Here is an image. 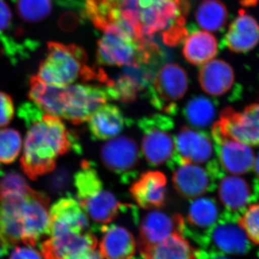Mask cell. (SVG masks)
I'll return each mask as SVG.
<instances>
[{"mask_svg": "<svg viewBox=\"0 0 259 259\" xmlns=\"http://www.w3.org/2000/svg\"><path fill=\"white\" fill-rule=\"evenodd\" d=\"M187 0H84L83 13L104 32L118 31L139 41L159 38L167 47L185 41Z\"/></svg>", "mask_w": 259, "mask_h": 259, "instance_id": "1", "label": "cell"}, {"mask_svg": "<svg viewBox=\"0 0 259 259\" xmlns=\"http://www.w3.org/2000/svg\"><path fill=\"white\" fill-rule=\"evenodd\" d=\"M18 114L28 127L20 164L30 180L54 171L57 158L71 150L81 151L78 138L60 117L46 113L33 102L22 105Z\"/></svg>", "mask_w": 259, "mask_h": 259, "instance_id": "2", "label": "cell"}, {"mask_svg": "<svg viewBox=\"0 0 259 259\" xmlns=\"http://www.w3.org/2000/svg\"><path fill=\"white\" fill-rule=\"evenodd\" d=\"M88 56L82 48L57 42H48V52L35 77L47 84L71 85L79 78L88 81L92 67L86 64Z\"/></svg>", "mask_w": 259, "mask_h": 259, "instance_id": "3", "label": "cell"}, {"mask_svg": "<svg viewBox=\"0 0 259 259\" xmlns=\"http://www.w3.org/2000/svg\"><path fill=\"white\" fill-rule=\"evenodd\" d=\"M175 123L170 116L163 114L143 117L139 127L143 134L142 152L146 161L158 166L171 160L175 152Z\"/></svg>", "mask_w": 259, "mask_h": 259, "instance_id": "4", "label": "cell"}, {"mask_svg": "<svg viewBox=\"0 0 259 259\" xmlns=\"http://www.w3.org/2000/svg\"><path fill=\"white\" fill-rule=\"evenodd\" d=\"M187 89L188 76L185 70L180 65L167 64L156 71L145 97L160 111L176 115L177 102L185 96Z\"/></svg>", "mask_w": 259, "mask_h": 259, "instance_id": "5", "label": "cell"}, {"mask_svg": "<svg viewBox=\"0 0 259 259\" xmlns=\"http://www.w3.org/2000/svg\"><path fill=\"white\" fill-rule=\"evenodd\" d=\"M171 169L175 190L182 197L191 199L215 190L216 182L224 176V171L218 160L209 161L205 166L187 163L177 165Z\"/></svg>", "mask_w": 259, "mask_h": 259, "instance_id": "6", "label": "cell"}, {"mask_svg": "<svg viewBox=\"0 0 259 259\" xmlns=\"http://www.w3.org/2000/svg\"><path fill=\"white\" fill-rule=\"evenodd\" d=\"M105 88L73 84L61 89V118L79 125L88 121L94 112L109 100Z\"/></svg>", "mask_w": 259, "mask_h": 259, "instance_id": "7", "label": "cell"}, {"mask_svg": "<svg viewBox=\"0 0 259 259\" xmlns=\"http://www.w3.org/2000/svg\"><path fill=\"white\" fill-rule=\"evenodd\" d=\"M240 216L225 210L197 244L223 254L243 255L251 248L250 240L238 223Z\"/></svg>", "mask_w": 259, "mask_h": 259, "instance_id": "8", "label": "cell"}, {"mask_svg": "<svg viewBox=\"0 0 259 259\" xmlns=\"http://www.w3.org/2000/svg\"><path fill=\"white\" fill-rule=\"evenodd\" d=\"M144 42L122 32H104L97 42V64L125 66L144 64Z\"/></svg>", "mask_w": 259, "mask_h": 259, "instance_id": "9", "label": "cell"}, {"mask_svg": "<svg viewBox=\"0 0 259 259\" xmlns=\"http://www.w3.org/2000/svg\"><path fill=\"white\" fill-rule=\"evenodd\" d=\"M26 195L0 197V244L6 253L20 243L25 244L28 223Z\"/></svg>", "mask_w": 259, "mask_h": 259, "instance_id": "10", "label": "cell"}, {"mask_svg": "<svg viewBox=\"0 0 259 259\" xmlns=\"http://www.w3.org/2000/svg\"><path fill=\"white\" fill-rule=\"evenodd\" d=\"M212 131L248 146H259V103L248 105L241 112L227 107Z\"/></svg>", "mask_w": 259, "mask_h": 259, "instance_id": "11", "label": "cell"}, {"mask_svg": "<svg viewBox=\"0 0 259 259\" xmlns=\"http://www.w3.org/2000/svg\"><path fill=\"white\" fill-rule=\"evenodd\" d=\"M156 69L152 66L135 63L125 66L115 79L106 83L109 98L122 102H134L139 93H145L151 85Z\"/></svg>", "mask_w": 259, "mask_h": 259, "instance_id": "12", "label": "cell"}, {"mask_svg": "<svg viewBox=\"0 0 259 259\" xmlns=\"http://www.w3.org/2000/svg\"><path fill=\"white\" fill-rule=\"evenodd\" d=\"M100 157L110 171L120 175L125 182L136 178L135 171L140 161L139 146L127 136H119L109 140L102 147Z\"/></svg>", "mask_w": 259, "mask_h": 259, "instance_id": "13", "label": "cell"}, {"mask_svg": "<svg viewBox=\"0 0 259 259\" xmlns=\"http://www.w3.org/2000/svg\"><path fill=\"white\" fill-rule=\"evenodd\" d=\"M185 219L181 214H169L152 209L139 225V249L141 255L164 241L171 235L183 236Z\"/></svg>", "mask_w": 259, "mask_h": 259, "instance_id": "14", "label": "cell"}, {"mask_svg": "<svg viewBox=\"0 0 259 259\" xmlns=\"http://www.w3.org/2000/svg\"><path fill=\"white\" fill-rule=\"evenodd\" d=\"M175 152L168 161L170 168L187 163H202L210 161L212 141L207 133L182 126L175 137Z\"/></svg>", "mask_w": 259, "mask_h": 259, "instance_id": "15", "label": "cell"}, {"mask_svg": "<svg viewBox=\"0 0 259 259\" xmlns=\"http://www.w3.org/2000/svg\"><path fill=\"white\" fill-rule=\"evenodd\" d=\"M212 141L218 161L223 171L235 175H244L251 171L255 156L248 145L243 144L212 131Z\"/></svg>", "mask_w": 259, "mask_h": 259, "instance_id": "16", "label": "cell"}, {"mask_svg": "<svg viewBox=\"0 0 259 259\" xmlns=\"http://www.w3.org/2000/svg\"><path fill=\"white\" fill-rule=\"evenodd\" d=\"M218 194L225 210L240 216L259 198V185L255 180L250 185L238 176H223L220 179Z\"/></svg>", "mask_w": 259, "mask_h": 259, "instance_id": "17", "label": "cell"}, {"mask_svg": "<svg viewBox=\"0 0 259 259\" xmlns=\"http://www.w3.org/2000/svg\"><path fill=\"white\" fill-rule=\"evenodd\" d=\"M90 227L88 216L79 201L71 196L59 199L50 209L49 236L65 232L83 233L91 231Z\"/></svg>", "mask_w": 259, "mask_h": 259, "instance_id": "18", "label": "cell"}, {"mask_svg": "<svg viewBox=\"0 0 259 259\" xmlns=\"http://www.w3.org/2000/svg\"><path fill=\"white\" fill-rule=\"evenodd\" d=\"M219 206L212 197L192 199L185 219L183 236L198 243L220 218Z\"/></svg>", "mask_w": 259, "mask_h": 259, "instance_id": "19", "label": "cell"}, {"mask_svg": "<svg viewBox=\"0 0 259 259\" xmlns=\"http://www.w3.org/2000/svg\"><path fill=\"white\" fill-rule=\"evenodd\" d=\"M166 177L162 172L148 171L135 181L130 192L141 208L160 209L166 202Z\"/></svg>", "mask_w": 259, "mask_h": 259, "instance_id": "20", "label": "cell"}, {"mask_svg": "<svg viewBox=\"0 0 259 259\" xmlns=\"http://www.w3.org/2000/svg\"><path fill=\"white\" fill-rule=\"evenodd\" d=\"M97 245L96 236L92 231L66 232L50 235L40 244V252L44 259H64L79 250L96 248Z\"/></svg>", "mask_w": 259, "mask_h": 259, "instance_id": "21", "label": "cell"}, {"mask_svg": "<svg viewBox=\"0 0 259 259\" xmlns=\"http://www.w3.org/2000/svg\"><path fill=\"white\" fill-rule=\"evenodd\" d=\"M77 200L89 219L98 225V227L111 223L124 212L127 206L120 203L111 192L104 189V186Z\"/></svg>", "mask_w": 259, "mask_h": 259, "instance_id": "22", "label": "cell"}, {"mask_svg": "<svg viewBox=\"0 0 259 259\" xmlns=\"http://www.w3.org/2000/svg\"><path fill=\"white\" fill-rule=\"evenodd\" d=\"M23 34L21 29L15 28L9 5L5 0H0V45L11 61L26 57L36 47L32 40H22Z\"/></svg>", "mask_w": 259, "mask_h": 259, "instance_id": "23", "label": "cell"}, {"mask_svg": "<svg viewBox=\"0 0 259 259\" xmlns=\"http://www.w3.org/2000/svg\"><path fill=\"white\" fill-rule=\"evenodd\" d=\"M259 42V25L251 15L241 10L232 22L221 46L240 54L249 52Z\"/></svg>", "mask_w": 259, "mask_h": 259, "instance_id": "24", "label": "cell"}, {"mask_svg": "<svg viewBox=\"0 0 259 259\" xmlns=\"http://www.w3.org/2000/svg\"><path fill=\"white\" fill-rule=\"evenodd\" d=\"M102 232L100 251L105 259H133L136 250L134 235L124 227L117 225L100 226Z\"/></svg>", "mask_w": 259, "mask_h": 259, "instance_id": "25", "label": "cell"}, {"mask_svg": "<svg viewBox=\"0 0 259 259\" xmlns=\"http://www.w3.org/2000/svg\"><path fill=\"white\" fill-rule=\"evenodd\" d=\"M88 122L92 138L105 141L118 136L131 121L125 117L119 107L105 104L94 112Z\"/></svg>", "mask_w": 259, "mask_h": 259, "instance_id": "26", "label": "cell"}, {"mask_svg": "<svg viewBox=\"0 0 259 259\" xmlns=\"http://www.w3.org/2000/svg\"><path fill=\"white\" fill-rule=\"evenodd\" d=\"M198 78L204 92L212 96H221L233 87L235 74L233 68L226 61L214 59L202 66Z\"/></svg>", "mask_w": 259, "mask_h": 259, "instance_id": "27", "label": "cell"}, {"mask_svg": "<svg viewBox=\"0 0 259 259\" xmlns=\"http://www.w3.org/2000/svg\"><path fill=\"white\" fill-rule=\"evenodd\" d=\"M189 33L185 40L183 54L191 64L199 66L212 60L217 55L218 44L215 37L208 32L188 26Z\"/></svg>", "mask_w": 259, "mask_h": 259, "instance_id": "28", "label": "cell"}, {"mask_svg": "<svg viewBox=\"0 0 259 259\" xmlns=\"http://www.w3.org/2000/svg\"><path fill=\"white\" fill-rule=\"evenodd\" d=\"M196 251L185 236L175 233L141 256L143 259H195Z\"/></svg>", "mask_w": 259, "mask_h": 259, "instance_id": "29", "label": "cell"}, {"mask_svg": "<svg viewBox=\"0 0 259 259\" xmlns=\"http://www.w3.org/2000/svg\"><path fill=\"white\" fill-rule=\"evenodd\" d=\"M217 102L207 97L197 96L189 100L183 109L185 120L194 128L203 129L212 123Z\"/></svg>", "mask_w": 259, "mask_h": 259, "instance_id": "30", "label": "cell"}, {"mask_svg": "<svg viewBox=\"0 0 259 259\" xmlns=\"http://www.w3.org/2000/svg\"><path fill=\"white\" fill-rule=\"evenodd\" d=\"M196 20L201 28L210 32L222 30L228 19L226 5L220 0H204L195 13Z\"/></svg>", "mask_w": 259, "mask_h": 259, "instance_id": "31", "label": "cell"}, {"mask_svg": "<svg viewBox=\"0 0 259 259\" xmlns=\"http://www.w3.org/2000/svg\"><path fill=\"white\" fill-rule=\"evenodd\" d=\"M19 16L30 23L42 21L51 14V0H12Z\"/></svg>", "mask_w": 259, "mask_h": 259, "instance_id": "32", "label": "cell"}, {"mask_svg": "<svg viewBox=\"0 0 259 259\" xmlns=\"http://www.w3.org/2000/svg\"><path fill=\"white\" fill-rule=\"evenodd\" d=\"M22 148L20 133L13 128L0 130V163L9 164L18 158Z\"/></svg>", "mask_w": 259, "mask_h": 259, "instance_id": "33", "label": "cell"}, {"mask_svg": "<svg viewBox=\"0 0 259 259\" xmlns=\"http://www.w3.org/2000/svg\"><path fill=\"white\" fill-rule=\"evenodd\" d=\"M31 190L25 179L18 172H6L0 178V197L24 195Z\"/></svg>", "mask_w": 259, "mask_h": 259, "instance_id": "34", "label": "cell"}, {"mask_svg": "<svg viewBox=\"0 0 259 259\" xmlns=\"http://www.w3.org/2000/svg\"><path fill=\"white\" fill-rule=\"evenodd\" d=\"M238 223L248 239L259 245V203L250 204L238 219Z\"/></svg>", "mask_w": 259, "mask_h": 259, "instance_id": "35", "label": "cell"}, {"mask_svg": "<svg viewBox=\"0 0 259 259\" xmlns=\"http://www.w3.org/2000/svg\"><path fill=\"white\" fill-rule=\"evenodd\" d=\"M15 114L14 104L8 94L0 92V127L8 125Z\"/></svg>", "mask_w": 259, "mask_h": 259, "instance_id": "36", "label": "cell"}, {"mask_svg": "<svg viewBox=\"0 0 259 259\" xmlns=\"http://www.w3.org/2000/svg\"><path fill=\"white\" fill-rule=\"evenodd\" d=\"M32 245L15 246L9 259H44L41 252L35 249Z\"/></svg>", "mask_w": 259, "mask_h": 259, "instance_id": "37", "label": "cell"}, {"mask_svg": "<svg viewBox=\"0 0 259 259\" xmlns=\"http://www.w3.org/2000/svg\"><path fill=\"white\" fill-rule=\"evenodd\" d=\"M69 172L65 169H60L56 172L51 178L50 182L51 189L56 192H62L69 186Z\"/></svg>", "mask_w": 259, "mask_h": 259, "instance_id": "38", "label": "cell"}, {"mask_svg": "<svg viewBox=\"0 0 259 259\" xmlns=\"http://www.w3.org/2000/svg\"><path fill=\"white\" fill-rule=\"evenodd\" d=\"M64 259H103L96 248H84L66 255Z\"/></svg>", "mask_w": 259, "mask_h": 259, "instance_id": "39", "label": "cell"}, {"mask_svg": "<svg viewBox=\"0 0 259 259\" xmlns=\"http://www.w3.org/2000/svg\"><path fill=\"white\" fill-rule=\"evenodd\" d=\"M195 259H230L225 254L214 250L202 249L196 251Z\"/></svg>", "mask_w": 259, "mask_h": 259, "instance_id": "40", "label": "cell"}, {"mask_svg": "<svg viewBox=\"0 0 259 259\" xmlns=\"http://www.w3.org/2000/svg\"><path fill=\"white\" fill-rule=\"evenodd\" d=\"M56 2L61 6L69 7V8H81L84 4V0H56Z\"/></svg>", "mask_w": 259, "mask_h": 259, "instance_id": "41", "label": "cell"}, {"mask_svg": "<svg viewBox=\"0 0 259 259\" xmlns=\"http://www.w3.org/2000/svg\"><path fill=\"white\" fill-rule=\"evenodd\" d=\"M253 168H254L255 182L259 185V153L256 158H255L254 164H253Z\"/></svg>", "mask_w": 259, "mask_h": 259, "instance_id": "42", "label": "cell"}, {"mask_svg": "<svg viewBox=\"0 0 259 259\" xmlns=\"http://www.w3.org/2000/svg\"><path fill=\"white\" fill-rule=\"evenodd\" d=\"M6 251H5L3 247L2 246V245L0 244V259L2 258V257L3 256V255L6 254Z\"/></svg>", "mask_w": 259, "mask_h": 259, "instance_id": "43", "label": "cell"}, {"mask_svg": "<svg viewBox=\"0 0 259 259\" xmlns=\"http://www.w3.org/2000/svg\"><path fill=\"white\" fill-rule=\"evenodd\" d=\"M258 257H259V252H258Z\"/></svg>", "mask_w": 259, "mask_h": 259, "instance_id": "44", "label": "cell"}]
</instances>
